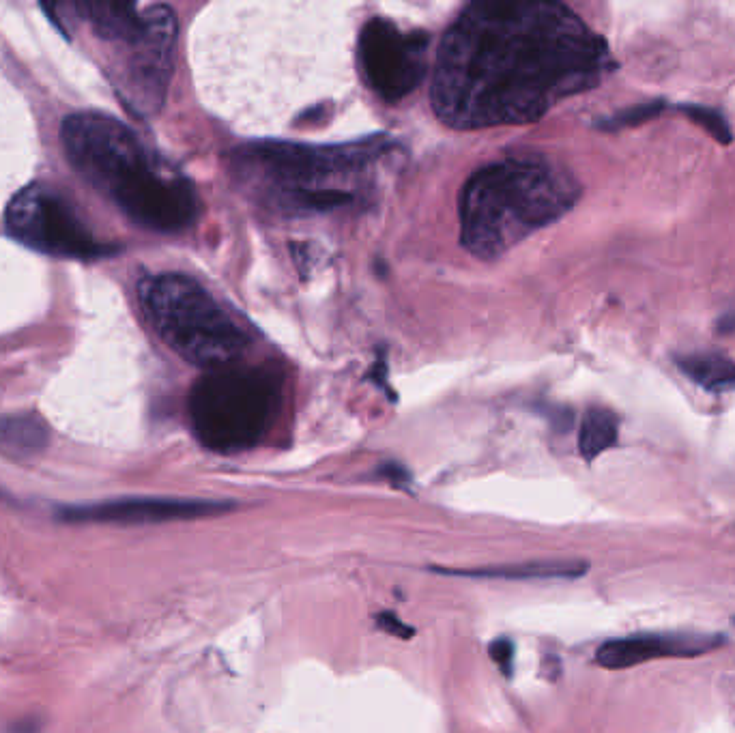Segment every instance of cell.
<instances>
[{"label":"cell","instance_id":"obj_1","mask_svg":"<svg viewBox=\"0 0 735 733\" xmlns=\"http://www.w3.org/2000/svg\"><path fill=\"white\" fill-rule=\"evenodd\" d=\"M615 67L607 41L566 5L473 3L443 35L432 106L454 129L529 123L596 89Z\"/></svg>","mask_w":735,"mask_h":733},{"label":"cell","instance_id":"obj_9","mask_svg":"<svg viewBox=\"0 0 735 733\" xmlns=\"http://www.w3.org/2000/svg\"><path fill=\"white\" fill-rule=\"evenodd\" d=\"M177 41V18L170 7L155 5L142 13L140 35L127 63V86L136 106L155 110L164 102L172 74V50Z\"/></svg>","mask_w":735,"mask_h":733},{"label":"cell","instance_id":"obj_12","mask_svg":"<svg viewBox=\"0 0 735 733\" xmlns=\"http://www.w3.org/2000/svg\"><path fill=\"white\" fill-rule=\"evenodd\" d=\"M437 572L452 574V577L469 579H499V581H574L587 574L589 564L581 559H544V562H525L510 566H488V568H435Z\"/></svg>","mask_w":735,"mask_h":733},{"label":"cell","instance_id":"obj_16","mask_svg":"<svg viewBox=\"0 0 735 733\" xmlns=\"http://www.w3.org/2000/svg\"><path fill=\"white\" fill-rule=\"evenodd\" d=\"M48 430L37 418H0V450L9 456H33L46 448Z\"/></svg>","mask_w":735,"mask_h":733},{"label":"cell","instance_id":"obj_7","mask_svg":"<svg viewBox=\"0 0 735 733\" xmlns=\"http://www.w3.org/2000/svg\"><path fill=\"white\" fill-rule=\"evenodd\" d=\"M11 237L43 254L63 258H93L104 254V246L93 239L80 222L74 207L46 183L24 188L5 213Z\"/></svg>","mask_w":735,"mask_h":733},{"label":"cell","instance_id":"obj_14","mask_svg":"<svg viewBox=\"0 0 735 733\" xmlns=\"http://www.w3.org/2000/svg\"><path fill=\"white\" fill-rule=\"evenodd\" d=\"M78 9L99 37L134 43L140 35L142 13L132 3H82Z\"/></svg>","mask_w":735,"mask_h":733},{"label":"cell","instance_id":"obj_5","mask_svg":"<svg viewBox=\"0 0 735 733\" xmlns=\"http://www.w3.org/2000/svg\"><path fill=\"white\" fill-rule=\"evenodd\" d=\"M140 304L155 332L185 362L218 370L248 351V336L196 280L162 273L140 284Z\"/></svg>","mask_w":735,"mask_h":733},{"label":"cell","instance_id":"obj_15","mask_svg":"<svg viewBox=\"0 0 735 733\" xmlns=\"http://www.w3.org/2000/svg\"><path fill=\"white\" fill-rule=\"evenodd\" d=\"M619 437L617 415L607 407H589L579 430V452L587 463L611 450Z\"/></svg>","mask_w":735,"mask_h":733},{"label":"cell","instance_id":"obj_19","mask_svg":"<svg viewBox=\"0 0 735 733\" xmlns=\"http://www.w3.org/2000/svg\"><path fill=\"white\" fill-rule=\"evenodd\" d=\"M488 654L495 660L497 667L506 678H512L514 671V643L510 639H497L488 645Z\"/></svg>","mask_w":735,"mask_h":733},{"label":"cell","instance_id":"obj_18","mask_svg":"<svg viewBox=\"0 0 735 733\" xmlns=\"http://www.w3.org/2000/svg\"><path fill=\"white\" fill-rule=\"evenodd\" d=\"M669 108V104L665 99H652V102H643V104H634L630 108L619 110L611 117L602 119L598 123L600 129H607V132H619V129H630V127H639L647 121H652L656 117H660L662 112Z\"/></svg>","mask_w":735,"mask_h":733},{"label":"cell","instance_id":"obj_20","mask_svg":"<svg viewBox=\"0 0 735 733\" xmlns=\"http://www.w3.org/2000/svg\"><path fill=\"white\" fill-rule=\"evenodd\" d=\"M377 624L381 630L387 632V635L398 637V639H411L415 635V628H411L409 624L402 622L398 615L389 613V611H383L377 615Z\"/></svg>","mask_w":735,"mask_h":733},{"label":"cell","instance_id":"obj_11","mask_svg":"<svg viewBox=\"0 0 735 733\" xmlns=\"http://www.w3.org/2000/svg\"><path fill=\"white\" fill-rule=\"evenodd\" d=\"M723 635L712 632H643L622 639L604 641L596 650V663L602 669H630L656 658H693L718 650Z\"/></svg>","mask_w":735,"mask_h":733},{"label":"cell","instance_id":"obj_4","mask_svg":"<svg viewBox=\"0 0 735 733\" xmlns=\"http://www.w3.org/2000/svg\"><path fill=\"white\" fill-rule=\"evenodd\" d=\"M385 145L304 147L256 142L230 153V175L258 205L280 215H312L357 205Z\"/></svg>","mask_w":735,"mask_h":733},{"label":"cell","instance_id":"obj_3","mask_svg":"<svg viewBox=\"0 0 735 733\" xmlns=\"http://www.w3.org/2000/svg\"><path fill=\"white\" fill-rule=\"evenodd\" d=\"M581 198L570 170L549 157H510L480 168L460 194V239L480 258H499L557 222Z\"/></svg>","mask_w":735,"mask_h":733},{"label":"cell","instance_id":"obj_6","mask_svg":"<svg viewBox=\"0 0 735 733\" xmlns=\"http://www.w3.org/2000/svg\"><path fill=\"white\" fill-rule=\"evenodd\" d=\"M280 409V377L267 368L209 370L190 394L194 435L218 454L250 450L265 437Z\"/></svg>","mask_w":735,"mask_h":733},{"label":"cell","instance_id":"obj_21","mask_svg":"<svg viewBox=\"0 0 735 733\" xmlns=\"http://www.w3.org/2000/svg\"><path fill=\"white\" fill-rule=\"evenodd\" d=\"M37 723L33 721V718H31V721H26V723H16V725H13V733H37Z\"/></svg>","mask_w":735,"mask_h":733},{"label":"cell","instance_id":"obj_2","mask_svg":"<svg viewBox=\"0 0 735 733\" xmlns=\"http://www.w3.org/2000/svg\"><path fill=\"white\" fill-rule=\"evenodd\" d=\"M61 138L80 175L138 226L181 233L196 222L200 203L192 183L157 162L125 123L104 112H76L63 121Z\"/></svg>","mask_w":735,"mask_h":733},{"label":"cell","instance_id":"obj_10","mask_svg":"<svg viewBox=\"0 0 735 733\" xmlns=\"http://www.w3.org/2000/svg\"><path fill=\"white\" fill-rule=\"evenodd\" d=\"M233 510V503L211 499L177 497H125L93 506H71L61 510V521L69 523H119L147 525L170 521H194Z\"/></svg>","mask_w":735,"mask_h":733},{"label":"cell","instance_id":"obj_8","mask_svg":"<svg viewBox=\"0 0 735 733\" xmlns=\"http://www.w3.org/2000/svg\"><path fill=\"white\" fill-rule=\"evenodd\" d=\"M430 39L402 31L394 22L372 18L359 35V63L366 82L383 102H398L424 80Z\"/></svg>","mask_w":735,"mask_h":733},{"label":"cell","instance_id":"obj_17","mask_svg":"<svg viewBox=\"0 0 735 733\" xmlns=\"http://www.w3.org/2000/svg\"><path fill=\"white\" fill-rule=\"evenodd\" d=\"M677 110H680L690 123L701 127L705 134H710L718 145L727 147L733 142V129L725 114L720 110H714L710 106H699V104H684V106H677Z\"/></svg>","mask_w":735,"mask_h":733},{"label":"cell","instance_id":"obj_13","mask_svg":"<svg viewBox=\"0 0 735 733\" xmlns=\"http://www.w3.org/2000/svg\"><path fill=\"white\" fill-rule=\"evenodd\" d=\"M675 366L684 375L712 394L735 392V362L723 353H690L677 355Z\"/></svg>","mask_w":735,"mask_h":733}]
</instances>
